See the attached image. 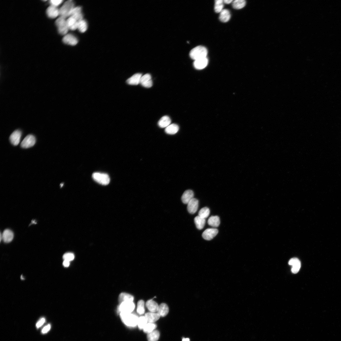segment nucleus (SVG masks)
Masks as SVG:
<instances>
[{
    "instance_id": "nucleus-1",
    "label": "nucleus",
    "mask_w": 341,
    "mask_h": 341,
    "mask_svg": "<svg viewBox=\"0 0 341 341\" xmlns=\"http://www.w3.org/2000/svg\"><path fill=\"white\" fill-rule=\"evenodd\" d=\"M120 316L124 324L127 326L134 327L137 325L139 318L132 313H120Z\"/></svg>"
},
{
    "instance_id": "nucleus-2",
    "label": "nucleus",
    "mask_w": 341,
    "mask_h": 341,
    "mask_svg": "<svg viewBox=\"0 0 341 341\" xmlns=\"http://www.w3.org/2000/svg\"><path fill=\"white\" fill-rule=\"evenodd\" d=\"M208 51L206 47L202 46H197L193 48L190 52L191 58L194 61L207 57Z\"/></svg>"
},
{
    "instance_id": "nucleus-3",
    "label": "nucleus",
    "mask_w": 341,
    "mask_h": 341,
    "mask_svg": "<svg viewBox=\"0 0 341 341\" xmlns=\"http://www.w3.org/2000/svg\"><path fill=\"white\" fill-rule=\"evenodd\" d=\"M74 7V3L73 1H67L59 9V15L61 17L66 19L70 16L72 11Z\"/></svg>"
},
{
    "instance_id": "nucleus-4",
    "label": "nucleus",
    "mask_w": 341,
    "mask_h": 341,
    "mask_svg": "<svg viewBox=\"0 0 341 341\" xmlns=\"http://www.w3.org/2000/svg\"><path fill=\"white\" fill-rule=\"evenodd\" d=\"M94 180L99 184L106 186L110 182V178L108 175L105 173L96 172L92 176Z\"/></svg>"
},
{
    "instance_id": "nucleus-5",
    "label": "nucleus",
    "mask_w": 341,
    "mask_h": 341,
    "mask_svg": "<svg viewBox=\"0 0 341 341\" xmlns=\"http://www.w3.org/2000/svg\"><path fill=\"white\" fill-rule=\"evenodd\" d=\"M56 24L60 34L65 35L67 34L69 29L65 19L60 16L56 20Z\"/></svg>"
},
{
    "instance_id": "nucleus-6",
    "label": "nucleus",
    "mask_w": 341,
    "mask_h": 341,
    "mask_svg": "<svg viewBox=\"0 0 341 341\" xmlns=\"http://www.w3.org/2000/svg\"><path fill=\"white\" fill-rule=\"evenodd\" d=\"M133 301L124 302L120 303L119 310L120 313H132L135 308Z\"/></svg>"
},
{
    "instance_id": "nucleus-7",
    "label": "nucleus",
    "mask_w": 341,
    "mask_h": 341,
    "mask_svg": "<svg viewBox=\"0 0 341 341\" xmlns=\"http://www.w3.org/2000/svg\"><path fill=\"white\" fill-rule=\"evenodd\" d=\"M36 139L33 135H29L27 136L24 139L21 143L22 148L27 149L33 146L35 144Z\"/></svg>"
},
{
    "instance_id": "nucleus-8",
    "label": "nucleus",
    "mask_w": 341,
    "mask_h": 341,
    "mask_svg": "<svg viewBox=\"0 0 341 341\" xmlns=\"http://www.w3.org/2000/svg\"><path fill=\"white\" fill-rule=\"evenodd\" d=\"M218 233V230L217 229L208 228L203 232L202 237L206 240H210L216 236Z\"/></svg>"
},
{
    "instance_id": "nucleus-9",
    "label": "nucleus",
    "mask_w": 341,
    "mask_h": 341,
    "mask_svg": "<svg viewBox=\"0 0 341 341\" xmlns=\"http://www.w3.org/2000/svg\"><path fill=\"white\" fill-rule=\"evenodd\" d=\"M22 136L21 132L19 130H17L14 132L10 137V140L11 144L14 146L19 144Z\"/></svg>"
},
{
    "instance_id": "nucleus-10",
    "label": "nucleus",
    "mask_w": 341,
    "mask_h": 341,
    "mask_svg": "<svg viewBox=\"0 0 341 341\" xmlns=\"http://www.w3.org/2000/svg\"><path fill=\"white\" fill-rule=\"evenodd\" d=\"M63 41L64 43L71 46L76 45L78 42L77 38L71 34H67L65 35L63 39Z\"/></svg>"
},
{
    "instance_id": "nucleus-11",
    "label": "nucleus",
    "mask_w": 341,
    "mask_h": 341,
    "mask_svg": "<svg viewBox=\"0 0 341 341\" xmlns=\"http://www.w3.org/2000/svg\"><path fill=\"white\" fill-rule=\"evenodd\" d=\"M199 201L197 199L193 198L187 204V209L191 214H194L197 211L199 207Z\"/></svg>"
},
{
    "instance_id": "nucleus-12",
    "label": "nucleus",
    "mask_w": 341,
    "mask_h": 341,
    "mask_svg": "<svg viewBox=\"0 0 341 341\" xmlns=\"http://www.w3.org/2000/svg\"><path fill=\"white\" fill-rule=\"evenodd\" d=\"M140 84L145 87L150 88L153 85L151 77L150 74H146L141 77Z\"/></svg>"
},
{
    "instance_id": "nucleus-13",
    "label": "nucleus",
    "mask_w": 341,
    "mask_h": 341,
    "mask_svg": "<svg viewBox=\"0 0 341 341\" xmlns=\"http://www.w3.org/2000/svg\"><path fill=\"white\" fill-rule=\"evenodd\" d=\"M289 264L292 266L291 271L294 274H296L299 271L301 267V262L297 258L291 259L289 261Z\"/></svg>"
},
{
    "instance_id": "nucleus-14",
    "label": "nucleus",
    "mask_w": 341,
    "mask_h": 341,
    "mask_svg": "<svg viewBox=\"0 0 341 341\" xmlns=\"http://www.w3.org/2000/svg\"><path fill=\"white\" fill-rule=\"evenodd\" d=\"M70 17H73L78 22L83 20L82 8L79 7H75L72 11Z\"/></svg>"
},
{
    "instance_id": "nucleus-15",
    "label": "nucleus",
    "mask_w": 341,
    "mask_h": 341,
    "mask_svg": "<svg viewBox=\"0 0 341 341\" xmlns=\"http://www.w3.org/2000/svg\"><path fill=\"white\" fill-rule=\"evenodd\" d=\"M208 63V60L206 57L195 61L193 65L195 69L202 70L207 66Z\"/></svg>"
},
{
    "instance_id": "nucleus-16",
    "label": "nucleus",
    "mask_w": 341,
    "mask_h": 341,
    "mask_svg": "<svg viewBox=\"0 0 341 341\" xmlns=\"http://www.w3.org/2000/svg\"><path fill=\"white\" fill-rule=\"evenodd\" d=\"M48 16L50 18H55L59 15V9L56 7L51 6L47 10Z\"/></svg>"
},
{
    "instance_id": "nucleus-17",
    "label": "nucleus",
    "mask_w": 341,
    "mask_h": 341,
    "mask_svg": "<svg viewBox=\"0 0 341 341\" xmlns=\"http://www.w3.org/2000/svg\"><path fill=\"white\" fill-rule=\"evenodd\" d=\"M194 193L191 190H187L184 192L182 197V200L183 203L187 204L189 202L194 198Z\"/></svg>"
},
{
    "instance_id": "nucleus-18",
    "label": "nucleus",
    "mask_w": 341,
    "mask_h": 341,
    "mask_svg": "<svg viewBox=\"0 0 341 341\" xmlns=\"http://www.w3.org/2000/svg\"><path fill=\"white\" fill-rule=\"evenodd\" d=\"M142 74H136L133 75L129 78L127 81L128 84L133 85H137L140 83V80Z\"/></svg>"
},
{
    "instance_id": "nucleus-19",
    "label": "nucleus",
    "mask_w": 341,
    "mask_h": 341,
    "mask_svg": "<svg viewBox=\"0 0 341 341\" xmlns=\"http://www.w3.org/2000/svg\"><path fill=\"white\" fill-rule=\"evenodd\" d=\"M146 306L148 310L152 312H157L159 307L158 303L153 299L148 300L146 303Z\"/></svg>"
},
{
    "instance_id": "nucleus-20",
    "label": "nucleus",
    "mask_w": 341,
    "mask_h": 341,
    "mask_svg": "<svg viewBox=\"0 0 341 341\" xmlns=\"http://www.w3.org/2000/svg\"><path fill=\"white\" fill-rule=\"evenodd\" d=\"M2 240L6 243L11 242L14 238L13 232L10 230L6 229L3 232L2 235Z\"/></svg>"
},
{
    "instance_id": "nucleus-21",
    "label": "nucleus",
    "mask_w": 341,
    "mask_h": 341,
    "mask_svg": "<svg viewBox=\"0 0 341 341\" xmlns=\"http://www.w3.org/2000/svg\"><path fill=\"white\" fill-rule=\"evenodd\" d=\"M171 122V120L169 117L165 116L160 119L158 122V125L161 128H166L170 124Z\"/></svg>"
},
{
    "instance_id": "nucleus-22",
    "label": "nucleus",
    "mask_w": 341,
    "mask_h": 341,
    "mask_svg": "<svg viewBox=\"0 0 341 341\" xmlns=\"http://www.w3.org/2000/svg\"><path fill=\"white\" fill-rule=\"evenodd\" d=\"M145 317L148 323H154L159 319L160 316L157 313L150 312L146 313Z\"/></svg>"
},
{
    "instance_id": "nucleus-23",
    "label": "nucleus",
    "mask_w": 341,
    "mask_h": 341,
    "mask_svg": "<svg viewBox=\"0 0 341 341\" xmlns=\"http://www.w3.org/2000/svg\"><path fill=\"white\" fill-rule=\"evenodd\" d=\"M169 311V308L168 305L166 303H161L159 306L157 312L160 316L164 317L168 314Z\"/></svg>"
},
{
    "instance_id": "nucleus-24",
    "label": "nucleus",
    "mask_w": 341,
    "mask_h": 341,
    "mask_svg": "<svg viewBox=\"0 0 341 341\" xmlns=\"http://www.w3.org/2000/svg\"><path fill=\"white\" fill-rule=\"evenodd\" d=\"M230 13L228 10L223 9L220 12L219 19L222 22L226 23L228 22L230 20Z\"/></svg>"
},
{
    "instance_id": "nucleus-25",
    "label": "nucleus",
    "mask_w": 341,
    "mask_h": 341,
    "mask_svg": "<svg viewBox=\"0 0 341 341\" xmlns=\"http://www.w3.org/2000/svg\"><path fill=\"white\" fill-rule=\"evenodd\" d=\"M208 222L209 226L214 227H217L219 226L220 224V219L218 216H212L209 219Z\"/></svg>"
},
{
    "instance_id": "nucleus-26",
    "label": "nucleus",
    "mask_w": 341,
    "mask_h": 341,
    "mask_svg": "<svg viewBox=\"0 0 341 341\" xmlns=\"http://www.w3.org/2000/svg\"><path fill=\"white\" fill-rule=\"evenodd\" d=\"M66 21L69 29L74 30L78 29V22L73 17H70Z\"/></svg>"
},
{
    "instance_id": "nucleus-27",
    "label": "nucleus",
    "mask_w": 341,
    "mask_h": 341,
    "mask_svg": "<svg viewBox=\"0 0 341 341\" xmlns=\"http://www.w3.org/2000/svg\"><path fill=\"white\" fill-rule=\"evenodd\" d=\"M178 125L175 123L170 124L165 129V132L168 134L173 135L176 134L178 131Z\"/></svg>"
},
{
    "instance_id": "nucleus-28",
    "label": "nucleus",
    "mask_w": 341,
    "mask_h": 341,
    "mask_svg": "<svg viewBox=\"0 0 341 341\" xmlns=\"http://www.w3.org/2000/svg\"><path fill=\"white\" fill-rule=\"evenodd\" d=\"M134 298L131 295L126 293H121L119 295V301L120 303L126 301H133Z\"/></svg>"
},
{
    "instance_id": "nucleus-29",
    "label": "nucleus",
    "mask_w": 341,
    "mask_h": 341,
    "mask_svg": "<svg viewBox=\"0 0 341 341\" xmlns=\"http://www.w3.org/2000/svg\"><path fill=\"white\" fill-rule=\"evenodd\" d=\"M194 222L196 228L199 230H201L205 226L206 220L205 219L198 216L195 218Z\"/></svg>"
},
{
    "instance_id": "nucleus-30",
    "label": "nucleus",
    "mask_w": 341,
    "mask_h": 341,
    "mask_svg": "<svg viewBox=\"0 0 341 341\" xmlns=\"http://www.w3.org/2000/svg\"><path fill=\"white\" fill-rule=\"evenodd\" d=\"M160 336L159 333L157 330H154L148 334L147 339L148 341H157Z\"/></svg>"
},
{
    "instance_id": "nucleus-31",
    "label": "nucleus",
    "mask_w": 341,
    "mask_h": 341,
    "mask_svg": "<svg viewBox=\"0 0 341 341\" xmlns=\"http://www.w3.org/2000/svg\"><path fill=\"white\" fill-rule=\"evenodd\" d=\"M246 2L244 0H236L233 2L232 7L236 9H240L245 7Z\"/></svg>"
},
{
    "instance_id": "nucleus-32",
    "label": "nucleus",
    "mask_w": 341,
    "mask_h": 341,
    "mask_svg": "<svg viewBox=\"0 0 341 341\" xmlns=\"http://www.w3.org/2000/svg\"><path fill=\"white\" fill-rule=\"evenodd\" d=\"M145 303L143 300H140L138 302L137 312L139 314L141 315L145 313Z\"/></svg>"
},
{
    "instance_id": "nucleus-33",
    "label": "nucleus",
    "mask_w": 341,
    "mask_h": 341,
    "mask_svg": "<svg viewBox=\"0 0 341 341\" xmlns=\"http://www.w3.org/2000/svg\"><path fill=\"white\" fill-rule=\"evenodd\" d=\"M87 25L85 20L83 19L78 22V29L81 33H84L87 30Z\"/></svg>"
},
{
    "instance_id": "nucleus-34",
    "label": "nucleus",
    "mask_w": 341,
    "mask_h": 341,
    "mask_svg": "<svg viewBox=\"0 0 341 341\" xmlns=\"http://www.w3.org/2000/svg\"><path fill=\"white\" fill-rule=\"evenodd\" d=\"M224 1L222 0H217L215 1L214 10L216 13H220L223 10Z\"/></svg>"
},
{
    "instance_id": "nucleus-35",
    "label": "nucleus",
    "mask_w": 341,
    "mask_h": 341,
    "mask_svg": "<svg viewBox=\"0 0 341 341\" xmlns=\"http://www.w3.org/2000/svg\"><path fill=\"white\" fill-rule=\"evenodd\" d=\"M148 323V322L145 316H141L138 318L137 325L140 330H143Z\"/></svg>"
},
{
    "instance_id": "nucleus-36",
    "label": "nucleus",
    "mask_w": 341,
    "mask_h": 341,
    "mask_svg": "<svg viewBox=\"0 0 341 341\" xmlns=\"http://www.w3.org/2000/svg\"><path fill=\"white\" fill-rule=\"evenodd\" d=\"M156 327L157 325L154 323L148 322L143 330L145 333L148 334L154 330Z\"/></svg>"
},
{
    "instance_id": "nucleus-37",
    "label": "nucleus",
    "mask_w": 341,
    "mask_h": 341,
    "mask_svg": "<svg viewBox=\"0 0 341 341\" xmlns=\"http://www.w3.org/2000/svg\"><path fill=\"white\" fill-rule=\"evenodd\" d=\"M210 213V211L209 208L207 207H204L199 211V216L205 219L209 216Z\"/></svg>"
},
{
    "instance_id": "nucleus-38",
    "label": "nucleus",
    "mask_w": 341,
    "mask_h": 341,
    "mask_svg": "<svg viewBox=\"0 0 341 341\" xmlns=\"http://www.w3.org/2000/svg\"><path fill=\"white\" fill-rule=\"evenodd\" d=\"M74 258V254L72 253H66L63 256V259L64 260H67L70 262L73 260Z\"/></svg>"
},
{
    "instance_id": "nucleus-39",
    "label": "nucleus",
    "mask_w": 341,
    "mask_h": 341,
    "mask_svg": "<svg viewBox=\"0 0 341 341\" xmlns=\"http://www.w3.org/2000/svg\"><path fill=\"white\" fill-rule=\"evenodd\" d=\"M63 2L62 0H51L50 3L51 6L56 7L60 5Z\"/></svg>"
},
{
    "instance_id": "nucleus-40",
    "label": "nucleus",
    "mask_w": 341,
    "mask_h": 341,
    "mask_svg": "<svg viewBox=\"0 0 341 341\" xmlns=\"http://www.w3.org/2000/svg\"><path fill=\"white\" fill-rule=\"evenodd\" d=\"M45 321L46 320L45 318H42L37 323L36 325V326L38 328H39L42 327L44 324Z\"/></svg>"
},
{
    "instance_id": "nucleus-41",
    "label": "nucleus",
    "mask_w": 341,
    "mask_h": 341,
    "mask_svg": "<svg viewBox=\"0 0 341 341\" xmlns=\"http://www.w3.org/2000/svg\"><path fill=\"white\" fill-rule=\"evenodd\" d=\"M51 326L50 324H49L44 327L42 329V332L43 334H46L50 330Z\"/></svg>"
},
{
    "instance_id": "nucleus-42",
    "label": "nucleus",
    "mask_w": 341,
    "mask_h": 341,
    "mask_svg": "<svg viewBox=\"0 0 341 341\" xmlns=\"http://www.w3.org/2000/svg\"><path fill=\"white\" fill-rule=\"evenodd\" d=\"M70 265V262L67 260H64L63 262V265L65 267H68Z\"/></svg>"
},
{
    "instance_id": "nucleus-43",
    "label": "nucleus",
    "mask_w": 341,
    "mask_h": 341,
    "mask_svg": "<svg viewBox=\"0 0 341 341\" xmlns=\"http://www.w3.org/2000/svg\"><path fill=\"white\" fill-rule=\"evenodd\" d=\"M233 2V1H232V0H225V1H224V3H225L226 4H230V3H231V2Z\"/></svg>"
},
{
    "instance_id": "nucleus-44",
    "label": "nucleus",
    "mask_w": 341,
    "mask_h": 341,
    "mask_svg": "<svg viewBox=\"0 0 341 341\" xmlns=\"http://www.w3.org/2000/svg\"><path fill=\"white\" fill-rule=\"evenodd\" d=\"M182 341H190V339L189 338H184L182 339Z\"/></svg>"
},
{
    "instance_id": "nucleus-45",
    "label": "nucleus",
    "mask_w": 341,
    "mask_h": 341,
    "mask_svg": "<svg viewBox=\"0 0 341 341\" xmlns=\"http://www.w3.org/2000/svg\"><path fill=\"white\" fill-rule=\"evenodd\" d=\"M32 222L33 224H36V223L35 221H32Z\"/></svg>"
},
{
    "instance_id": "nucleus-46",
    "label": "nucleus",
    "mask_w": 341,
    "mask_h": 341,
    "mask_svg": "<svg viewBox=\"0 0 341 341\" xmlns=\"http://www.w3.org/2000/svg\"><path fill=\"white\" fill-rule=\"evenodd\" d=\"M63 185H64V184H61V187H62V186H63Z\"/></svg>"
},
{
    "instance_id": "nucleus-47",
    "label": "nucleus",
    "mask_w": 341,
    "mask_h": 341,
    "mask_svg": "<svg viewBox=\"0 0 341 341\" xmlns=\"http://www.w3.org/2000/svg\"><path fill=\"white\" fill-rule=\"evenodd\" d=\"M21 279L22 280H24V277H22V276H21Z\"/></svg>"
}]
</instances>
